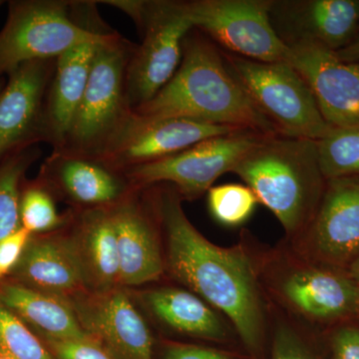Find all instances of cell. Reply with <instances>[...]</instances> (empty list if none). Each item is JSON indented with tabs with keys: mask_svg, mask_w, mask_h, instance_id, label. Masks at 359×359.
<instances>
[{
	"mask_svg": "<svg viewBox=\"0 0 359 359\" xmlns=\"http://www.w3.org/2000/svg\"><path fill=\"white\" fill-rule=\"evenodd\" d=\"M166 241L165 266L178 282L230 320L245 348L261 353L266 330L256 273L240 248H221L189 221L176 191H164L157 204Z\"/></svg>",
	"mask_w": 359,
	"mask_h": 359,
	"instance_id": "6da1fadb",
	"label": "cell"
},
{
	"mask_svg": "<svg viewBox=\"0 0 359 359\" xmlns=\"http://www.w3.org/2000/svg\"><path fill=\"white\" fill-rule=\"evenodd\" d=\"M152 119H180L278 134L250 100L211 40L186 36L178 70L151 100L132 109Z\"/></svg>",
	"mask_w": 359,
	"mask_h": 359,
	"instance_id": "7a4b0ae2",
	"label": "cell"
},
{
	"mask_svg": "<svg viewBox=\"0 0 359 359\" xmlns=\"http://www.w3.org/2000/svg\"><path fill=\"white\" fill-rule=\"evenodd\" d=\"M231 173L252 189L290 236L308 228L327 185L316 141L280 134L262 137Z\"/></svg>",
	"mask_w": 359,
	"mask_h": 359,
	"instance_id": "3957f363",
	"label": "cell"
},
{
	"mask_svg": "<svg viewBox=\"0 0 359 359\" xmlns=\"http://www.w3.org/2000/svg\"><path fill=\"white\" fill-rule=\"evenodd\" d=\"M222 53L231 74L276 133L318 141L332 129L308 84L287 61L259 62Z\"/></svg>",
	"mask_w": 359,
	"mask_h": 359,
	"instance_id": "277c9868",
	"label": "cell"
},
{
	"mask_svg": "<svg viewBox=\"0 0 359 359\" xmlns=\"http://www.w3.org/2000/svg\"><path fill=\"white\" fill-rule=\"evenodd\" d=\"M118 39L75 23L63 2H13L0 32V75L11 74L32 61L57 59L80 45L107 44Z\"/></svg>",
	"mask_w": 359,
	"mask_h": 359,
	"instance_id": "5b68a950",
	"label": "cell"
},
{
	"mask_svg": "<svg viewBox=\"0 0 359 359\" xmlns=\"http://www.w3.org/2000/svg\"><path fill=\"white\" fill-rule=\"evenodd\" d=\"M144 39L126 71L130 109L148 102L171 80L183 55V44L194 26L184 2L144 1L140 22Z\"/></svg>",
	"mask_w": 359,
	"mask_h": 359,
	"instance_id": "8992f818",
	"label": "cell"
},
{
	"mask_svg": "<svg viewBox=\"0 0 359 359\" xmlns=\"http://www.w3.org/2000/svg\"><path fill=\"white\" fill-rule=\"evenodd\" d=\"M264 135L268 134L252 130L219 135L169 157L129 168L127 175L139 188L165 182L175 186L182 199H197L209 192L222 175L231 173L238 161Z\"/></svg>",
	"mask_w": 359,
	"mask_h": 359,
	"instance_id": "52a82bcc",
	"label": "cell"
},
{
	"mask_svg": "<svg viewBox=\"0 0 359 359\" xmlns=\"http://www.w3.org/2000/svg\"><path fill=\"white\" fill-rule=\"evenodd\" d=\"M184 6L194 28L226 52L259 62L289 59V47L271 25V0H195Z\"/></svg>",
	"mask_w": 359,
	"mask_h": 359,
	"instance_id": "ba28073f",
	"label": "cell"
},
{
	"mask_svg": "<svg viewBox=\"0 0 359 359\" xmlns=\"http://www.w3.org/2000/svg\"><path fill=\"white\" fill-rule=\"evenodd\" d=\"M127 66L126 49L120 39L97 49L86 89L65 141L78 153L97 152L128 113Z\"/></svg>",
	"mask_w": 359,
	"mask_h": 359,
	"instance_id": "9c48e42d",
	"label": "cell"
},
{
	"mask_svg": "<svg viewBox=\"0 0 359 359\" xmlns=\"http://www.w3.org/2000/svg\"><path fill=\"white\" fill-rule=\"evenodd\" d=\"M237 130L240 129L180 118L152 119L130 109L97 155L105 166L132 168L169 157L205 139Z\"/></svg>",
	"mask_w": 359,
	"mask_h": 359,
	"instance_id": "30bf717a",
	"label": "cell"
},
{
	"mask_svg": "<svg viewBox=\"0 0 359 359\" xmlns=\"http://www.w3.org/2000/svg\"><path fill=\"white\" fill-rule=\"evenodd\" d=\"M84 332L115 359H153L147 323L122 287L68 297Z\"/></svg>",
	"mask_w": 359,
	"mask_h": 359,
	"instance_id": "8fae6325",
	"label": "cell"
},
{
	"mask_svg": "<svg viewBox=\"0 0 359 359\" xmlns=\"http://www.w3.org/2000/svg\"><path fill=\"white\" fill-rule=\"evenodd\" d=\"M304 233L311 256L344 269L359 257V175L327 180L325 192Z\"/></svg>",
	"mask_w": 359,
	"mask_h": 359,
	"instance_id": "7c38bea8",
	"label": "cell"
},
{
	"mask_svg": "<svg viewBox=\"0 0 359 359\" xmlns=\"http://www.w3.org/2000/svg\"><path fill=\"white\" fill-rule=\"evenodd\" d=\"M269 18L287 47L344 48L359 32V0H271Z\"/></svg>",
	"mask_w": 359,
	"mask_h": 359,
	"instance_id": "4fadbf2b",
	"label": "cell"
},
{
	"mask_svg": "<svg viewBox=\"0 0 359 359\" xmlns=\"http://www.w3.org/2000/svg\"><path fill=\"white\" fill-rule=\"evenodd\" d=\"M287 62L308 84L323 117L332 128L359 126V65L313 44L289 47Z\"/></svg>",
	"mask_w": 359,
	"mask_h": 359,
	"instance_id": "5bb4252c",
	"label": "cell"
},
{
	"mask_svg": "<svg viewBox=\"0 0 359 359\" xmlns=\"http://www.w3.org/2000/svg\"><path fill=\"white\" fill-rule=\"evenodd\" d=\"M48 65L45 60L20 65L9 74L8 83L0 92V160L23 148L41 128Z\"/></svg>",
	"mask_w": 359,
	"mask_h": 359,
	"instance_id": "9a60e30c",
	"label": "cell"
},
{
	"mask_svg": "<svg viewBox=\"0 0 359 359\" xmlns=\"http://www.w3.org/2000/svg\"><path fill=\"white\" fill-rule=\"evenodd\" d=\"M119 252L121 287L159 280L165 259L152 222L141 205L130 198L111 205Z\"/></svg>",
	"mask_w": 359,
	"mask_h": 359,
	"instance_id": "2e32d148",
	"label": "cell"
},
{
	"mask_svg": "<svg viewBox=\"0 0 359 359\" xmlns=\"http://www.w3.org/2000/svg\"><path fill=\"white\" fill-rule=\"evenodd\" d=\"M11 276L13 282L63 299L87 290L70 236L32 237Z\"/></svg>",
	"mask_w": 359,
	"mask_h": 359,
	"instance_id": "e0dca14e",
	"label": "cell"
},
{
	"mask_svg": "<svg viewBox=\"0 0 359 359\" xmlns=\"http://www.w3.org/2000/svg\"><path fill=\"white\" fill-rule=\"evenodd\" d=\"M328 269L304 268L289 273L280 287L285 301L316 320H339L358 311V283L346 273Z\"/></svg>",
	"mask_w": 359,
	"mask_h": 359,
	"instance_id": "ac0fdd59",
	"label": "cell"
},
{
	"mask_svg": "<svg viewBox=\"0 0 359 359\" xmlns=\"http://www.w3.org/2000/svg\"><path fill=\"white\" fill-rule=\"evenodd\" d=\"M110 207L87 210L69 235L88 292L122 287L117 236Z\"/></svg>",
	"mask_w": 359,
	"mask_h": 359,
	"instance_id": "d6986e66",
	"label": "cell"
},
{
	"mask_svg": "<svg viewBox=\"0 0 359 359\" xmlns=\"http://www.w3.org/2000/svg\"><path fill=\"white\" fill-rule=\"evenodd\" d=\"M99 46V44L80 45L57 58L55 77L42 117L41 128L59 146H65L73 118L86 89Z\"/></svg>",
	"mask_w": 359,
	"mask_h": 359,
	"instance_id": "ffe728a7",
	"label": "cell"
},
{
	"mask_svg": "<svg viewBox=\"0 0 359 359\" xmlns=\"http://www.w3.org/2000/svg\"><path fill=\"white\" fill-rule=\"evenodd\" d=\"M0 302L39 337L92 339L84 332L69 302L9 280L0 282Z\"/></svg>",
	"mask_w": 359,
	"mask_h": 359,
	"instance_id": "44dd1931",
	"label": "cell"
},
{
	"mask_svg": "<svg viewBox=\"0 0 359 359\" xmlns=\"http://www.w3.org/2000/svg\"><path fill=\"white\" fill-rule=\"evenodd\" d=\"M141 299L161 323L175 332L214 341L230 337L218 311L191 290L157 287L142 292Z\"/></svg>",
	"mask_w": 359,
	"mask_h": 359,
	"instance_id": "7402d4cb",
	"label": "cell"
},
{
	"mask_svg": "<svg viewBox=\"0 0 359 359\" xmlns=\"http://www.w3.org/2000/svg\"><path fill=\"white\" fill-rule=\"evenodd\" d=\"M47 164L60 190L77 204L110 207L124 198V183L102 163L57 153Z\"/></svg>",
	"mask_w": 359,
	"mask_h": 359,
	"instance_id": "603a6c76",
	"label": "cell"
},
{
	"mask_svg": "<svg viewBox=\"0 0 359 359\" xmlns=\"http://www.w3.org/2000/svg\"><path fill=\"white\" fill-rule=\"evenodd\" d=\"M36 156V151L25 146L0 164V241L21 226V181Z\"/></svg>",
	"mask_w": 359,
	"mask_h": 359,
	"instance_id": "cb8c5ba5",
	"label": "cell"
},
{
	"mask_svg": "<svg viewBox=\"0 0 359 359\" xmlns=\"http://www.w3.org/2000/svg\"><path fill=\"white\" fill-rule=\"evenodd\" d=\"M325 180L359 175V126L332 128L316 141Z\"/></svg>",
	"mask_w": 359,
	"mask_h": 359,
	"instance_id": "d4e9b609",
	"label": "cell"
},
{
	"mask_svg": "<svg viewBox=\"0 0 359 359\" xmlns=\"http://www.w3.org/2000/svg\"><path fill=\"white\" fill-rule=\"evenodd\" d=\"M0 353L11 359H54L39 335L1 302Z\"/></svg>",
	"mask_w": 359,
	"mask_h": 359,
	"instance_id": "484cf974",
	"label": "cell"
},
{
	"mask_svg": "<svg viewBox=\"0 0 359 359\" xmlns=\"http://www.w3.org/2000/svg\"><path fill=\"white\" fill-rule=\"evenodd\" d=\"M257 204L259 201L252 189L242 184L212 187L208 192V207L212 218L226 226L245 223Z\"/></svg>",
	"mask_w": 359,
	"mask_h": 359,
	"instance_id": "4316f807",
	"label": "cell"
},
{
	"mask_svg": "<svg viewBox=\"0 0 359 359\" xmlns=\"http://www.w3.org/2000/svg\"><path fill=\"white\" fill-rule=\"evenodd\" d=\"M20 216L21 226L32 235L49 233L63 223L50 193L41 186L21 191Z\"/></svg>",
	"mask_w": 359,
	"mask_h": 359,
	"instance_id": "83f0119b",
	"label": "cell"
},
{
	"mask_svg": "<svg viewBox=\"0 0 359 359\" xmlns=\"http://www.w3.org/2000/svg\"><path fill=\"white\" fill-rule=\"evenodd\" d=\"M39 339L54 359H115L93 339Z\"/></svg>",
	"mask_w": 359,
	"mask_h": 359,
	"instance_id": "f1b7e54d",
	"label": "cell"
},
{
	"mask_svg": "<svg viewBox=\"0 0 359 359\" xmlns=\"http://www.w3.org/2000/svg\"><path fill=\"white\" fill-rule=\"evenodd\" d=\"M32 236V233L20 226L8 237L0 241V282H4L7 276L13 273Z\"/></svg>",
	"mask_w": 359,
	"mask_h": 359,
	"instance_id": "f546056e",
	"label": "cell"
},
{
	"mask_svg": "<svg viewBox=\"0 0 359 359\" xmlns=\"http://www.w3.org/2000/svg\"><path fill=\"white\" fill-rule=\"evenodd\" d=\"M271 359H314L299 335L285 325H278Z\"/></svg>",
	"mask_w": 359,
	"mask_h": 359,
	"instance_id": "4dcf8cb0",
	"label": "cell"
},
{
	"mask_svg": "<svg viewBox=\"0 0 359 359\" xmlns=\"http://www.w3.org/2000/svg\"><path fill=\"white\" fill-rule=\"evenodd\" d=\"M163 359H237L230 354L209 347L185 344H167Z\"/></svg>",
	"mask_w": 359,
	"mask_h": 359,
	"instance_id": "1f68e13d",
	"label": "cell"
},
{
	"mask_svg": "<svg viewBox=\"0 0 359 359\" xmlns=\"http://www.w3.org/2000/svg\"><path fill=\"white\" fill-rule=\"evenodd\" d=\"M334 359H359V328H340L332 340Z\"/></svg>",
	"mask_w": 359,
	"mask_h": 359,
	"instance_id": "d6a6232c",
	"label": "cell"
},
{
	"mask_svg": "<svg viewBox=\"0 0 359 359\" xmlns=\"http://www.w3.org/2000/svg\"><path fill=\"white\" fill-rule=\"evenodd\" d=\"M341 60L349 63H358L359 65V32L353 41L344 48L335 52Z\"/></svg>",
	"mask_w": 359,
	"mask_h": 359,
	"instance_id": "836d02e7",
	"label": "cell"
},
{
	"mask_svg": "<svg viewBox=\"0 0 359 359\" xmlns=\"http://www.w3.org/2000/svg\"><path fill=\"white\" fill-rule=\"evenodd\" d=\"M346 273L349 278L359 285V257L347 268Z\"/></svg>",
	"mask_w": 359,
	"mask_h": 359,
	"instance_id": "e575fe53",
	"label": "cell"
},
{
	"mask_svg": "<svg viewBox=\"0 0 359 359\" xmlns=\"http://www.w3.org/2000/svg\"><path fill=\"white\" fill-rule=\"evenodd\" d=\"M0 359H11V358H9L8 356L4 355V354L0 353Z\"/></svg>",
	"mask_w": 359,
	"mask_h": 359,
	"instance_id": "d590c367",
	"label": "cell"
},
{
	"mask_svg": "<svg viewBox=\"0 0 359 359\" xmlns=\"http://www.w3.org/2000/svg\"><path fill=\"white\" fill-rule=\"evenodd\" d=\"M358 311H359V285H358Z\"/></svg>",
	"mask_w": 359,
	"mask_h": 359,
	"instance_id": "8d00e7d4",
	"label": "cell"
},
{
	"mask_svg": "<svg viewBox=\"0 0 359 359\" xmlns=\"http://www.w3.org/2000/svg\"><path fill=\"white\" fill-rule=\"evenodd\" d=\"M0 4H1V2H0Z\"/></svg>",
	"mask_w": 359,
	"mask_h": 359,
	"instance_id": "74e56055",
	"label": "cell"
}]
</instances>
